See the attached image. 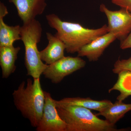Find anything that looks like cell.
Instances as JSON below:
<instances>
[{
	"mask_svg": "<svg viewBox=\"0 0 131 131\" xmlns=\"http://www.w3.org/2000/svg\"><path fill=\"white\" fill-rule=\"evenodd\" d=\"M49 26L57 31L55 35L64 43L68 53L78 52L85 45L108 32L106 25L97 29L85 28L78 23L62 21L54 14L47 15Z\"/></svg>",
	"mask_w": 131,
	"mask_h": 131,
	"instance_id": "obj_1",
	"label": "cell"
},
{
	"mask_svg": "<svg viewBox=\"0 0 131 131\" xmlns=\"http://www.w3.org/2000/svg\"><path fill=\"white\" fill-rule=\"evenodd\" d=\"M14 102L18 110L31 125L37 127L42 118L45 102L44 91L40 84V78H28L23 81L13 93Z\"/></svg>",
	"mask_w": 131,
	"mask_h": 131,
	"instance_id": "obj_2",
	"label": "cell"
},
{
	"mask_svg": "<svg viewBox=\"0 0 131 131\" xmlns=\"http://www.w3.org/2000/svg\"><path fill=\"white\" fill-rule=\"evenodd\" d=\"M67 125V131H119L106 120L99 118L90 109L75 106H57Z\"/></svg>",
	"mask_w": 131,
	"mask_h": 131,
	"instance_id": "obj_3",
	"label": "cell"
},
{
	"mask_svg": "<svg viewBox=\"0 0 131 131\" xmlns=\"http://www.w3.org/2000/svg\"><path fill=\"white\" fill-rule=\"evenodd\" d=\"M42 28L39 21L32 20L21 27V40L25 49V64L27 75L33 79L40 78L48 65L43 62L38 49L40 42Z\"/></svg>",
	"mask_w": 131,
	"mask_h": 131,
	"instance_id": "obj_4",
	"label": "cell"
},
{
	"mask_svg": "<svg viewBox=\"0 0 131 131\" xmlns=\"http://www.w3.org/2000/svg\"><path fill=\"white\" fill-rule=\"evenodd\" d=\"M85 61L81 57H65L48 65L43 72L45 78L54 84L62 81L65 77L84 68Z\"/></svg>",
	"mask_w": 131,
	"mask_h": 131,
	"instance_id": "obj_5",
	"label": "cell"
},
{
	"mask_svg": "<svg viewBox=\"0 0 131 131\" xmlns=\"http://www.w3.org/2000/svg\"><path fill=\"white\" fill-rule=\"evenodd\" d=\"M100 10L107 18L108 32L114 34L121 42L126 38L131 31V13L125 8L112 11L104 4H101Z\"/></svg>",
	"mask_w": 131,
	"mask_h": 131,
	"instance_id": "obj_6",
	"label": "cell"
},
{
	"mask_svg": "<svg viewBox=\"0 0 131 131\" xmlns=\"http://www.w3.org/2000/svg\"><path fill=\"white\" fill-rule=\"evenodd\" d=\"M45 102L42 118L38 126L37 131H67V125L60 117L55 100L51 95L44 91Z\"/></svg>",
	"mask_w": 131,
	"mask_h": 131,
	"instance_id": "obj_7",
	"label": "cell"
},
{
	"mask_svg": "<svg viewBox=\"0 0 131 131\" xmlns=\"http://www.w3.org/2000/svg\"><path fill=\"white\" fill-rule=\"evenodd\" d=\"M116 39L114 34L107 33L82 47L77 52L78 56L86 57L90 61H98L105 49Z\"/></svg>",
	"mask_w": 131,
	"mask_h": 131,
	"instance_id": "obj_8",
	"label": "cell"
},
{
	"mask_svg": "<svg viewBox=\"0 0 131 131\" xmlns=\"http://www.w3.org/2000/svg\"><path fill=\"white\" fill-rule=\"evenodd\" d=\"M15 6L18 15L23 24L35 19L44 12L47 3L46 0H8Z\"/></svg>",
	"mask_w": 131,
	"mask_h": 131,
	"instance_id": "obj_9",
	"label": "cell"
},
{
	"mask_svg": "<svg viewBox=\"0 0 131 131\" xmlns=\"http://www.w3.org/2000/svg\"><path fill=\"white\" fill-rule=\"evenodd\" d=\"M48 44L40 51V58L46 64L50 65L62 58L64 56L66 46L64 43L56 35L46 33Z\"/></svg>",
	"mask_w": 131,
	"mask_h": 131,
	"instance_id": "obj_10",
	"label": "cell"
},
{
	"mask_svg": "<svg viewBox=\"0 0 131 131\" xmlns=\"http://www.w3.org/2000/svg\"><path fill=\"white\" fill-rule=\"evenodd\" d=\"M7 8L0 3V46L13 45L16 40H21V27L9 26L5 24L4 18L8 14Z\"/></svg>",
	"mask_w": 131,
	"mask_h": 131,
	"instance_id": "obj_11",
	"label": "cell"
},
{
	"mask_svg": "<svg viewBox=\"0 0 131 131\" xmlns=\"http://www.w3.org/2000/svg\"><path fill=\"white\" fill-rule=\"evenodd\" d=\"M55 102L57 106H78L90 110H96L98 112H101L112 103L111 101L108 100L98 101L90 98L79 97L64 98L60 100H55Z\"/></svg>",
	"mask_w": 131,
	"mask_h": 131,
	"instance_id": "obj_12",
	"label": "cell"
},
{
	"mask_svg": "<svg viewBox=\"0 0 131 131\" xmlns=\"http://www.w3.org/2000/svg\"><path fill=\"white\" fill-rule=\"evenodd\" d=\"M20 50V47L14 45L0 46V66L3 78H8L15 71V63Z\"/></svg>",
	"mask_w": 131,
	"mask_h": 131,
	"instance_id": "obj_13",
	"label": "cell"
},
{
	"mask_svg": "<svg viewBox=\"0 0 131 131\" xmlns=\"http://www.w3.org/2000/svg\"><path fill=\"white\" fill-rule=\"evenodd\" d=\"M130 110L131 104H126L122 101H117L101 112H99L96 115L97 116H103L108 122L115 125Z\"/></svg>",
	"mask_w": 131,
	"mask_h": 131,
	"instance_id": "obj_14",
	"label": "cell"
},
{
	"mask_svg": "<svg viewBox=\"0 0 131 131\" xmlns=\"http://www.w3.org/2000/svg\"><path fill=\"white\" fill-rule=\"evenodd\" d=\"M118 74V80L109 93L113 90L119 91L120 95L117 97V101H123L128 96L131 95V71L124 70Z\"/></svg>",
	"mask_w": 131,
	"mask_h": 131,
	"instance_id": "obj_15",
	"label": "cell"
},
{
	"mask_svg": "<svg viewBox=\"0 0 131 131\" xmlns=\"http://www.w3.org/2000/svg\"><path fill=\"white\" fill-rule=\"evenodd\" d=\"M124 70L131 71V57L127 59H118L115 63L113 72L118 74Z\"/></svg>",
	"mask_w": 131,
	"mask_h": 131,
	"instance_id": "obj_16",
	"label": "cell"
},
{
	"mask_svg": "<svg viewBox=\"0 0 131 131\" xmlns=\"http://www.w3.org/2000/svg\"><path fill=\"white\" fill-rule=\"evenodd\" d=\"M113 4L125 8L131 13V0H111Z\"/></svg>",
	"mask_w": 131,
	"mask_h": 131,
	"instance_id": "obj_17",
	"label": "cell"
},
{
	"mask_svg": "<svg viewBox=\"0 0 131 131\" xmlns=\"http://www.w3.org/2000/svg\"><path fill=\"white\" fill-rule=\"evenodd\" d=\"M120 48L123 50L131 48V31L126 38L121 42Z\"/></svg>",
	"mask_w": 131,
	"mask_h": 131,
	"instance_id": "obj_18",
	"label": "cell"
}]
</instances>
